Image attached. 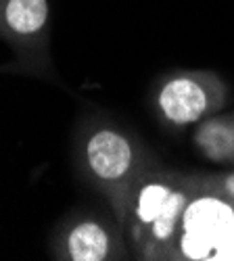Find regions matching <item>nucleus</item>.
Listing matches in <instances>:
<instances>
[{"label":"nucleus","mask_w":234,"mask_h":261,"mask_svg":"<svg viewBox=\"0 0 234 261\" xmlns=\"http://www.w3.org/2000/svg\"><path fill=\"white\" fill-rule=\"evenodd\" d=\"M195 192L190 176L142 171L115 209L140 259H172L184 209Z\"/></svg>","instance_id":"1"},{"label":"nucleus","mask_w":234,"mask_h":261,"mask_svg":"<svg viewBox=\"0 0 234 261\" xmlns=\"http://www.w3.org/2000/svg\"><path fill=\"white\" fill-rule=\"evenodd\" d=\"M172 259L234 261V201L195 186L182 215Z\"/></svg>","instance_id":"2"},{"label":"nucleus","mask_w":234,"mask_h":261,"mask_svg":"<svg viewBox=\"0 0 234 261\" xmlns=\"http://www.w3.org/2000/svg\"><path fill=\"white\" fill-rule=\"evenodd\" d=\"M80 161L84 173L107 194L115 209H119L134 180L144 171L134 140L113 125H96L84 136Z\"/></svg>","instance_id":"3"},{"label":"nucleus","mask_w":234,"mask_h":261,"mask_svg":"<svg viewBox=\"0 0 234 261\" xmlns=\"http://www.w3.org/2000/svg\"><path fill=\"white\" fill-rule=\"evenodd\" d=\"M0 40L15 53L21 73L53 77L48 0H0Z\"/></svg>","instance_id":"4"},{"label":"nucleus","mask_w":234,"mask_h":261,"mask_svg":"<svg viewBox=\"0 0 234 261\" xmlns=\"http://www.w3.org/2000/svg\"><path fill=\"white\" fill-rule=\"evenodd\" d=\"M159 115L176 127L199 123L226 105V86L214 71H178L157 90Z\"/></svg>","instance_id":"5"},{"label":"nucleus","mask_w":234,"mask_h":261,"mask_svg":"<svg viewBox=\"0 0 234 261\" xmlns=\"http://www.w3.org/2000/svg\"><path fill=\"white\" fill-rule=\"evenodd\" d=\"M53 253L65 261H107L115 255V241L102 222L80 217L77 222L63 226Z\"/></svg>","instance_id":"6"},{"label":"nucleus","mask_w":234,"mask_h":261,"mask_svg":"<svg viewBox=\"0 0 234 261\" xmlns=\"http://www.w3.org/2000/svg\"><path fill=\"white\" fill-rule=\"evenodd\" d=\"M193 138L205 159L214 163L234 161V117L211 115L199 121Z\"/></svg>","instance_id":"7"},{"label":"nucleus","mask_w":234,"mask_h":261,"mask_svg":"<svg viewBox=\"0 0 234 261\" xmlns=\"http://www.w3.org/2000/svg\"><path fill=\"white\" fill-rule=\"evenodd\" d=\"M193 184L203 190L218 192L222 197L234 201V171H222V173H209V176H190Z\"/></svg>","instance_id":"8"},{"label":"nucleus","mask_w":234,"mask_h":261,"mask_svg":"<svg viewBox=\"0 0 234 261\" xmlns=\"http://www.w3.org/2000/svg\"><path fill=\"white\" fill-rule=\"evenodd\" d=\"M5 71H17V73H21L17 63H5V65H0V73H5Z\"/></svg>","instance_id":"9"}]
</instances>
